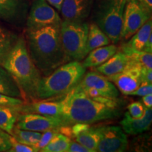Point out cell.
Segmentation results:
<instances>
[{"label":"cell","instance_id":"6da1fadb","mask_svg":"<svg viewBox=\"0 0 152 152\" xmlns=\"http://www.w3.org/2000/svg\"><path fill=\"white\" fill-rule=\"evenodd\" d=\"M123 103L118 98L89 96L72 90L63 96V109L60 118L65 126L75 123L93 124L118 118Z\"/></svg>","mask_w":152,"mask_h":152},{"label":"cell","instance_id":"7a4b0ae2","mask_svg":"<svg viewBox=\"0 0 152 152\" xmlns=\"http://www.w3.org/2000/svg\"><path fill=\"white\" fill-rule=\"evenodd\" d=\"M60 26L27 30L26 40L30 56L44 76L68 62L63 47Z\"/></svg>","mask_w":152,"mask_h":152},{"label":"cell","instance_id":"3957f363","mask_svg":"<svg viewBox=\"0 0 152 152\" xmlns=\"http://www.w3.org/2000/svg\"><path fill=\"white\" fill-rule=\"evenodd\" d=\"M1 66L18 85L23 99H37V87L42 75L30 58L25 37H17Z\"/></svg>","mask_w":152,"mask_h":152},{"label":"cell","instance_id":"277c9868","mask_svg":"<svg viewBox=\"0 0 152 152\" xmlns=\"http://www.w3.org/2000/svg\"><path fill=\"white\" fill-rule=\"evenodd\" d=\"M86 68L80 61H71L60 66L49 75L42 76L37 87V99L61 97L75 88Z\"/></svg>","mask_w":152,"mask_h":152},{"label":"cell","instance_id":"5b68a950","mask_svg":"<svg viewBox=\"0 0 152 152\" xmlns=\"http://www.w3.org/2000/svg\"><path fill=\"white\" fill-rule=\"evenodd\" d=\"M127 0H96L94 23L108 36L111 42L121 40L123 16Z\"/></svg>","mask_w":152,"mask_h":152},{"label":"cell","instance_id":"8992f818","mask_svg":"<svg viewBox=\"0 0 152 152\" xmlns=\"http://www.w3.org/2000/svg\"><path fill=\"white\" fill-rule=\"evenodd\" d=\"M89 24L85 21L64 20L60 26L61 37L68 61H83L87 55Z\"/></svg>","mask_w":152,"mask_h":152},{"label":"cell","instance_id":"52a82bcc","mask_svg":"<svg viewBox=\"0 0 152 152\" xmlns=\"http://www.w3.org/2000/svg\"><path fill=\"white\" fill-rule=\"evenodd\" d=\"M73 90L92 96L115 99L119 97V91L115 85L106 76L98 72L85 73Z\"/></svg>","mask_w":152,"mask_h":152},{"label":"cell","instance_id":"ba28073f","mask_svg":"<svg viewBox=\"0 0 152 152\" xmlns=\"http://www.w3.org/2000/svg\"><path fill=\"white\" fill-rule=\"evenodd\" d=\"M149 12L138 0H127L123 16L121 39L128 40L151 18Z\"/></svg>","mask_w":152,"mask_h":152},{"label":"cell","instance_id":"9c48e42d","mask_svg":"<svg viewBox=\"0 0 152 152\" xmlns=\"http://www.w3.org/2000/svg\"><path fill=\"white\" fill-rule=\"evenodd\" d=\"M61 18L46 0H35L30 8L26 26L27 30H35L49 26H61Z\"/></svg>","mask_w":152,"mask_h":152},{"label":"cell","instance_id":"30bf717a","mask_svg":"<svg viewBox=\"0 0 152 152\" xmlns=\"http://www.w3.org/2000/svg\"><path fill=\"white\" fill-rule=\"evenodd\" d=\"M15 126L22 130L45 132L52 130H59L65 125L60 117L32 113H19Z\"/></svg>","mask_w":152,"mask_h":152},{"label":"cell","instance_id":"8fae6325","mask_svg":"<svg viewBox=\"0 0 152 152\" xmlns=\"http://www.w3.org/2000/svg\"><path fill=\"white\" fill-rule=\"evenodd\" d=\"M142 66L129 58L124 69L120 73L107 77L120 92L125 95H130L141 85Z\"/></svg>","mask_w":152,"mask_h":152},{"label":"cell","instance_id":"7c38bea8","mask_svg":"<svg viewBox=\"0 0 152 152\" xmlns=\"http://www.w3.org/2000/svg\"><path fill=\"white\" fill-rule=\"evenodd\" d=\"M128 146V137L121 127L102 126L96 151L123 152L126 151Z\"/></svg>","mask_w":152,"mask_h":152},{"label":"cell","instance_id":"4fadbf2b","mask_svg":"<svg viewBox=\"0 0 152 152\" xmlns=\"http://www.w3.org/2000/svg\"><path fill=\"white\" fill-rule=\"evenodd\" d=\"M63 96L25 102L22 105L17 106V109L19 113H32L60 117L63 109Z\"/></svg>","mask_w":152,"mask_h":152},{"label":"cell","instance_id":"5bb4252c","mask_svg":"<svg viewBox=\"0 0 152 152\" xmlns=\"http://www.w3.org/2000/svg\"><path fill=\"white\" fill-rule=\"evenodd\" d=\"M94 0H64L61 13L64 20L85 21L90 16Z\"/></svg>","mask_w":152,"mask_h":152},{"label":"cell","instance_id":"9a60e30c","mask_svg":"<svg viewBox=\"0 0 152 152\" xmlns=\"http://www.w3.org/2000/svg\"><path fill=\"white\" fill-rule=\"evenodd\" d=\"M152 123V110L146 107L144 116L140 118H134L126 112L121 121V128L129 134H138L148 130Z\"/></svg>","mask_w":152,"mask_h":152},{"label":"cell","instance_id":"2e32d148","mask_svg":"<svg viewBox=\"0 0 152 152\" xmlns=\"http://www.w3.org/2000/svg\"><path fill=\"white\" fill-rule=\"evenodd\" d=\"M151 34L152 20L150 18L130 38V40L123 44L121 47V51L125 54L133 51H142Z\"/></svg>","mask_w":152,"mask_h":152},{"label":"cell","instance_id":"e0dca14e","mask_svg":"<svg viewBox=\"0 0 152 152\" xmlns=\"http://www.w3.org/2000/svg\"><path fill=\"white\" fill-rule=\"evenodd\" d=\"M118 51V47L115 44L108 45L106 46L98 47L91 51L82 62L85 68H93L102 65L109 59Z\"/></svg>","mask_w":152,"mask_h":152},{"label":"cell","instance_id":"ac0fdd59","mask_svg":"<svg viewBox=\"0 0 152 152\" xmlns=\"http://www.w3.org/2000/svg\"><path fill=\"white\" fill-rule=\"evenodd\" d=\"M129 61V57L122 51L115 52L109 59L102 65L95 67L96 72L109 77L120 73L124 69Z\"/></svg>","mask_w":152,"mask_h":152},{"label":"cell","instance_id":"d6986e66","mask_svg":"<svg viewBox=\"0 0 152 152\" xmlns=\"http://www.w3.org/2000/svg\"><path fill=\"white\" fill-rule=\"evenodd\" d=\"M24 10L23 0H0V19L15 23L19 21Z\"/></svg>","mask_w":152,"mask_h":152},{"label":"cell","instance_id":"ffe728a7","mask_svg":"<svg viewBox=\"0 0 152 152\" xmlns=\"http://www.w3.org/2000/svg\"><path fill=\"white\" fill-rule=\"evenodd\" d=\"M102 128V127L93 128L88 126L74 137L75 141L88 148L92 152H96L101 137Z\"/></svg>","mask_w":152,"mask_h":152},{"label":"cell","instance_id":"44dd1931","mask_svg":"<svg viewBox=\"0 0 152 152\" xmlns=\"http://www.w3.org/2000/svg\"><path fill=\"white\" fill-rule=\"evenodd\" d=\"M111 40L108 36L101 30V28L94 23L89 25L88 35L87 41V52L98 47H104L109 45Z\"/></svg>","mask_w":152,"mask_h":152},{"label":"cell","instance_id":"7402d4cb","mask_svg":"<svg viewBox=\"0 0 152 152\" xmlns=\"http://www.w3.org/2000/svg\"><path fill=\"white\" fill-rule=\"evenodd\" d=\"M0 92L2 94L14 96V97L23 98L22 93L16 84V83L2 66L0 65Z\"/></svg>","mask_w":152,"mask_h":152},{"label":"cell","instance_id":"603a6c76","mask_svg":"<svg viewBox=\"0 0 152 152\" xmlns=\"http://www.w3.org/2000/svg\"><path fill=\"white\" fill-rule=\"evenodd\" d=\"M18 113L17 106H0V129L11 135Z\"/></svg>","mask_w":152,"mask_h":152},{"label":"cell","instance_id":"cb8c5ba5","mask_svg":"<svg viewBox=\"0 0 152 152\" xmlns=\"http://www.w3.org/2000/svg\"><path fill=\"white\" fill-rule=\"evenodd\" d=\"M11 135L14 137L15 140L20 143L34 147L39 141L42 135V132L22 130L15 126Z\"/></svg>","mask_w":152,"mask_h":152},{"label":"cell","instance_id":"d4e9b609","mask_svg":"<svg viewBox=\"0 0 152 152\" xmlns=\"http://www.w3.org/2000/svg\"><path fill=\"white\" fill-rule=\"evenodd\" d=\"M71 139L58 132L48 144L40 150L42 152H68Z\"/></svg>","mask_w":152,"mask_h":152},{"label":"cell","instance_id":"484cf974","mask_svg":"<svg viewBox=\"0 0 152 152\" xmlns=\"http://www.w3.org/2000/svg\"><path fill=\"white\" fill-rule=\"evenodd\" d=\"M17 37L16 35L11 33L9 30L0 27V65L10 52L13 45H14Z\"/></svg>","mask_w":152,"mask_h":152},{"label":"cell","instance_id":"4316f807","mask_svg":"<svg viewBox=\"0 0 152 152\" xmlns=\"http://www.w3.org/2000/svg\"><path fill=\"white\" fill-rule=\"evenodd\" d=\"M132 59L140 64L142 67H146L152 69V54L144 51H133L125 54Z\"/></svg>","mask_w":152,"mask_h":152},{"label":"cell","instance_id":"83f0119b","mask_svg":"<svg viewBox=\"0 0 152 152\" xmlns=\"http://www.w3.org/2000/svg\"><path fill=\"white\" fill-rule=\"evenodd\" d=\"M128 113L132 118H140L143 117L145 113L146 107L140 102H134L127 106Z\"/></svg>","mask_w":152,"mask_h":152},{"label":"cell","instance_id":"f1b7e54d","mask_svg":"<svg viewBox=\"0 0 152 152\" xmlns=\"http://www.w3.org/2000/svg\"><path fill=\"white\" fill-rule=\"evenodd\" d=\"M58 132V130H48L46 132H42L40 140L38 142V143L34 146V148L37 150V151H40V150L45 147L47 144L49 143L53 138L56 136V134Z\"/></svg>","mask_w":152,"mask_h":152},{"label":"cell","instance_id":"f546056e","mask_svg":"<svg viewBox=\"0 0 152 152\" xmlns=\"http://www.w3.org/2000/svg\"><path fill=\"white\" fill-rule=\"evenodd\" d=\"M25 102L20 98L14 97L0 92V106H18L22 105Z\"/></svg>","mask_w":152,"mask_h":152},{"label":"cell","instance_id":"4dcf8cb0","mask_svg":"<svg viewBox=\"0 0 152 152\" xmlns=\"http://www.w3.org/2000/svg\"><path fill=\"white\" fill-rule=\"evenodd\" d=\"M11 148L9 152H35L37 151L35 148L32 146L27 145L20 143L15 140L14 137L11 135Z\"/></svg>","mask_w":152,"mask_h":152},{"label":"cell","instance_id":"1f68e13d","mask_svg":"<svg viewBox=\"0 0 152 152\" xmlns=\"http://www.w3.org/2000/svg\"><path fill=\"white\" fill-rule=\"evenodd\" d=\"M11 134L0 129V152H9L11 148Z\"/></svg>","mask_w":152,"mask_h":152},{"label":"cell","instance_id":"d6a6232c","mask_svg":"<svg viewBox=\"0 0 152 152\" xmlns=\"http://www.w3.org/2000/svg\"><path fill=\"white\" fill-rule=\"evenodd\" d=\"M152 84V69L142 67L141 69V85H148Z\"/></svg>","mask_w":152,"mask_h":152},{"label":"cell","instance_id":"836d02e7","mask_svg":"<svg viewBox=\"0 0 152 152\" xmlns=\"http://www.w3.org/2000/svg\"><path fill=\"white\" fill-rule=\"evenodd\" d=\"M68 152H92L83 144L76 141H71L68 147Z\"/></svg>","mask_w":152,"mask_h":152},{"label":"cell","instance_id":"e575fe53","mask_svg":"<svg viewBox=\"0 0 152 152\" xmlns=\"http://www.w3.org/2000/svg\"><path fill=\"white\" fill-rule=\"evenodd\" d=\"M152 93V85H140V87L134 90V92L131 93L130 95H136V96H143L144 95H147Z\"/></svg>","mask_w":152,"mask_h":152},{"label":"cell","instance_id":"d590c367","mask_svg":"<svg viewBox=\"0 0 152 152\" xmlns=\"http://www.w3.org/2000/svg\"><path fill=\"white\" fill-rule=\"evenodd\" d=\"M142 102L144 106L149 109H151L152 107V93L142 96Z\"/></svg>","mask_w":152,"mask_h":152},{"label":"cell","instance_id":"8d00e7d4","mask_svg":"<svg viewBox=\"0 0 152 152\" xmlns=\"http://www.w3.org/2000/svg\"><path fill=\"white\" fill-rule=\"evenodd\" d=\"M51 6H52L54 9H56V10L61 11V6L63 4L64 0H46Z\"/></svg>","mask_w":152,"mask_h":152},{"label":"cell","instance_id":"74e56055","mask_svg":"<svg viewBox=\"0 0 152 152\" xmlns=\"http://www.w3.org/2000/svg\"><path fill=\"white\" fill-rule=\"evenodd\" d=\"M142 51L146 52H149V53H152V34L149 36V39L146 42L145 45H144L143 49Z\"/></svg>","mask_w":152,"mask_h":152},{"label":"cell","instance_id":"f35d334b","mask_svg":"<svg viewBox=\"0 0 152 152\" xmlns=\"http://www.w3.org/2000/svg\"><path fill=\"white\" fill-rule=\"evenodd\" d=\"M149 12L152 11V0H138Z\"/></svg>","mask_w":152,"mask_h":152},{"label":"cell","instance_id":"ab89813d","mask_svg":"<svg viewBox=\"0 0 152 152\" xmlns=\"http://www.w3.org/2000/svg\"><path fill=\"white\" fill-rule=\"evenodd\" d=\"M0 27H1V26H0Z\"/></svg>","mask_w":152,"mask_h":152}]
</instances>
